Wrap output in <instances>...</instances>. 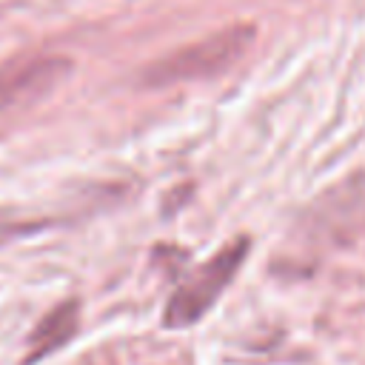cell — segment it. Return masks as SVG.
<instances>
[{"instance_id": "obj_4", "label": "cell", "mask_w": 365, "mask_h": 365, "mask_svg": "<svg viewBox=\"0 0 365 365\" xmlns=\"http://www.w3.org/2000/svg\"><path fill=\"white\" fill-rule=\"evenodd\" d=\"M71 71V60L60 54L23 57L0 66V111L29 106L48 94L66 74Z\"/></svg>"}, {"instance_id": "obj_1", "label": "cell", "mask_w": 365, "mask_h": 365, "mask_svg": "<svg viewBox=\"0 0 365 365\" xmlns=\"http://www.w3.org/2000/svg\"><path fill=\"white\" fill-rule=\"evenodd\" d=\"M365 234V171L351 174L325 194H319L294 228L297 248L311 254L339 251Z\"/></svg>"}, {"instance_id": "obj_5", "label": "cell", "mask_w": 365, "mask_h": 365, "mask_svg": "<svg viewBox=\"0 0 365 365\" xmlns=\"http://www.w3.org/2000/svg\"><path fill=\"white\" fill-rule=\"evenodd\" d=\"M77 319H80V308L74 299L54 305L31 331L29 336V351H26V365L46 359L48 354H54L57 348H63L74 334H77Z\"/></svg>"}, {"instance_id": "obj_2", "label": "cell", "mask_w": 365, "mask_h": 365, "mask_svg": "<svg viewBox=\"0 0 365 365\" xmlns=\"http://www.w3.org/2000/svg\"><path fill=\"white\" fill-rule=\"evenodd\" d=\"M257 37V29L248 23L225 26L202 40H194L182 48H174L154 60L143 71L145 86H174V83H191V80H208L242 60V54L251 48Z\"/></svg>"}, {"instance_id": "obj_3", "label": "cell", "mask_w": 365, "mask_h": 365, "mask_svg": "<svg viewBox=\"0 0 365 365\" xmlns=\"http://www.w3.org/2000/svg\"><path fill=\"white\" fill-rule=\"evenodd\" d=\"M248 248H251L248 237H237L228 245H222L211 259H205L200 268H194L177 285V291L165 305V314H163L165 328H188L197 319H202L208 308L220 299V294L228 288V282L237 277Z\"/></svg>"}]
</instances>
